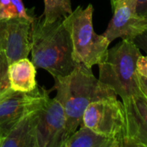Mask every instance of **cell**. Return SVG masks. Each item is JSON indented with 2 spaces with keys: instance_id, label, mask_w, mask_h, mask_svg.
Segmentation results:
<instances>
[{
  "instance_id": "cell-18",
  "label": "cell",
  "mask_w": 147,
  "mask_h": 147,
  "mask_svg": "<svg viewBox=\"0 0 147 147\" xmlns=\"http://www.w3.org/2000/svg\"><path fill=\"white\" fill-rule=\"evenodd\" d=\"M137 69L140 76L147 79V55H141L137 62Z\"/></svg>"
},
{
  "instance_id": "cell-19",
  "label": "cell",
  "mask_w": 147,
  "mask_h": 147,
  "mask_svg": "<svg viewBox=\"0 0 147 147\" xmlns=\"http://www.w3.org/2000/svg\"><path fill=\"white\" fill-rule=\"evenodd\" d=\"M133 42L139 49H143L147 54V26L144 31L138 37H136Z\"/></svg>"
},
{
  "instance_id": "cell-11",
  "label": "cell",
  "mask_w": 147,
  "mask_h": 147,
  "mask_svg": "<svg viewBox=\"0 0 147 147\" xmlns=\"http://www.w3.org/2000/svg\"><path fill=\"white\" fill-rule=\"evenodd\" d=\"M39 103L24 114L6 131L1 133L0 147H35L34 119Z\"/></svg>"
},
{
  "instance_id": "cell-22",
  "label": "cell",
  "mask_w": 147,
  "mask_h": 147,
  "mask_svg": "<svg viewBox=\"0 0 147 147\" xmlns=\"http://www.w3.org/2000/svg\"><path fill=\"white\" fill-rule=\"evenodd\" d=\"M139 89L141 94L147 100V79L139 75Z\"/></svg>"
},
{
  "instance_id": "cell-10",
  "label": "cell",
  "mask_w": 147,
  "mask_h": 147,
  "mask_svg": "<svg viewBox=\"0 0 147 147\" xmlns=\"http://www.w3.org/2000/svg\"><path fill=\"white\" fill-rule=\"evenodd\" d=\"M46 89L37 87L30 93L12 91L0 100V132L4 133L24 114L35 107L42 100Z\"/></svg>"
},
{
  "instance_id": "cell-13",
  "label": "cell",
  "mask_w": 147,
  "mask_h": 147,
  "mask_svg": "<svg viewBox=\"0 0 147 147\" xmlns=\"http://www.w3.org/2000/svg\"><path fill=\"white\" fill-rule=\"evenodd\" d=\"M117 139L99 135L81 126L67 138L66 147H113Z\"/></svg>"
},
{
  "instance_id": "cell-15",
  "label": "cell",
  "mask_w": 147,
  "mask_h": 147,
  "mask_svg": "<svg viewBox=\"0 0 147 147\" xmlns=\"http://www.w3.org/2000/svg\"><path fill=\"white\" fill-rule=\"evenodd\" d=\"M18 17L11 0H0V20Z\"/></svg>"
},
{
  "instance_id": "cell-2",
  "label": "cell",
  "mask_w": 147,
  "mask_h": 147,
  "mask_svg": "<svg viewBox=\"0 0 147 147\" xmlns=\"http://www.w3.org/2000/svg\"><path fill=\"white\" fill-rule=\"evenodd\" d=\"M55 98L65 113L69 137L82 126L83 113L89 104L107 97L117 96L94 76L92 67L82 63H77L69 75L55 78Z\"/></svg>"
},
{
  "instance_id": "cell-17",
  "label": "cell",
  "mask_w": 147,
  "mask_h": 147,
  "mask_svg": "<svg viewBox=\"0 0 147 147\" xmlns=\"http://www.w3.org/2000/svg\"><path fill=\"white\" fill-rule=\"evenodd\" d=\"M8 61L5 53L0 49V81L8 78Z\"/></svg>"
},
{
  "instance_id": "cell-21",
  "label": "cell",
  "mask_w": 147,
  "mask_h": 147,
  "mask_svg": "<svg viewBox=\"0 0 147 147\" xmlns=\"http://www.w3.org/2000/svg\"><path fill=\"white\" fill-rule=\"evenodd\" d=\"M137 11L141 16L147 17V0H137Z\"/></svg>"
},
{
  "instance_id": "cell-12",
  "label": "cell",
  "mask_w": 147,
  "mask_h": 147,
  "mask_svg": "<svg viewBox=\"0 0 147 147\" xmlns=\"http://www.w3.org/2000/svg\"><path fill=\"white\" fill-rule=\"evenodd\" d=\"M36 69L32 61L23 58L8 67V78L13 91L30 93L37 88Z\"/></svg>"
},
{
  "instance_id": "cell-4",
  "label": "cell",
  "mask_w": 147,
  "mask_h": 147,
  "mask_svg": "<svg viewBox=\"0 0 147 147\" xmlns=\"http://www.w3.org/2000/svg\"><path fill=\"white\" fill-rule=\"evenodd\" d=\"M93 13V5L89 4L86 8L78 6L64 18L72 41L73 57L88 67L103 61L110 44L103 35L94 32Z\"/></svg>"
},
{
  "instance_id": "cell-14",
  "label": "cell",
  "mask_w": 147,
  "mask_h": 147,
  "mask_svg": "<svg viewBox=\"0 0 147 147\" xmlns=\"http://www.w3.org/2000/svg\"><path fill=\"white\" fill-rule=\"evenodd\" d=\"M73 12L71 0H44L43 19L53 23L59 18H65Z\"/></svg>"
},
{
  "instance_id": "cell-16",
  "label": "cell",
  "mask_w": 147,
  "mask_h": 147,
  "mask_svg": "<svg viewBox=\"0 0 147 147\" xmlns=\"http://www.w3.org/2000/svg\"><path fill=\"white\" fill-rule=\"evenodd\" d=\"M11 3L14 5V7L16 8L19 18H23L25 19H29V20L33 19V18H34L33 14H30V12L27 11L22 0H11Z\"/></svg>"
},
{
  "instance_id": "cell-5",
  "label": "cell",
  "mask_w": 147,
  "mask_h": 147,
  "mask_svg": "<svg viewBox=\"0 0 147 147\" xmlns=\"http://www.w3.org/2000/svg\"><path fill=\"white\" fill-rule=\"evenodd\" d=\"M68 138L64 110L46 90L35 112V147H66Z\"/></svg>"
},
{
  "instance_id": "cell-7",
  "label": "cell",
  "mask_w": 147,
  "mask_h": 147,
  "mask_svg": "<svg viewBox=\"0 0 147 147\" xmlns=\"http://www.w3.org/2000/svg\"><path fill=\"white\" fill-rule=\"evenodd\" d=\"M113 16L102 34L111 43L116 38L134 41L147 26V17L137 11V0H111Z\"/></svg>"
},
{
  "instance_id": "cell-3",
  "label": "cell",
  "mask_w": 147,
  "mask_h": 147,
  "mask_svg": "<svg viewBox=\"0 0 147 147\" xmlns=\"http://www.w3.org/2000/svg\"><path fill=\"white\" fill-rule=\"evenodd\" d=\"M140 49L133 41H122L108 49L103 61L100 63L99 81L112 89L122 100L141 94L137 62L141 55Z\"/></svg>"
},
{
  "instance_id": "cell-24",
  "label": "cell",
  "mask_w": 147,
  "mask_h": 147,
  "mask_svg": "<svg viewBox=\"0 0 147 147\" xmlns=\"http://www.w3.org/2000/svg\"><path fill=\"white\" fill-rule=\"evenodd\" d=\"M113 147H123V145H122V141H121V138H118V139L116 140V142H115Z\"/></svg>"
},
{
  "instance_id": "cell-1",
  "label": "cell",
  "mask_w": 147,
  "mask_h": 147,
  "mask_svg": "<svg viewBox=\"0 0 147 147\" xmlns=\"http://www.w3.org/2000/svg\"><path fill=\"white\" fill-rule=\"evenodd\" d=\"M30 51L35 67L47 70L54 79L69 75L77 65L73 57L72 41L64 18L46 23L42 15L34 17Z\"/></svg>"
},
{
  "instance_id": "cell-6",
  "label": "cell",
  "mask_w": 147,
  "mask_h": 147,
  "mask_svg": "<svg viewBox=\"0 0 147 147\" xmlns=\"http://www.w3.org/2000/svg\"><path fill=\"white\" fill-rule=\"evenodd\" d=\"M124 122L123 103L117 96H111L88 106L82 116V126L107 138H119L122 137Z\"/></svg>"
},
{
  "instance_id": "cell-25",
  "label": "cell",
  "mask_w": 147,
  "mask_h": 147,
  "mask_svg": "<svg viewBox=\"0 0 147 147\" xmlns=\"http://www.w3.org/2000/svg\"><path fill=\"white\" fill-rule=\"evenodd\" d=\"M0 143H1V132H0Z\"/></svg>"
},
{
  "instance_id": "cell-8",
  "label": "cell",
  "mask_w": 147,
  "mask_h": 147,
  "mask_svg": "<svg viewBox=\"0 0 147 147\" xmlns=\"http://www.w3.org/2000/svg\"><path fill=\"white\" fill-rule=\"evenodd\" d=\"M31 22L19 17L0 20V49L5 53L9 65L29 55Z\"/></svg>"
},
{
  "instance_id": "cell-20",
  "label": "cell",
  "mask_w": 147,
  "mask_h": 147,
  "mask_svg": "<svg viewBox=\"0 0 147 147\" xmlns=\"http://www.w3.org/2000/svg\"><path fill=\"white\" fill-rule=\"evenodd\" d=\"M13 90L11 88L9 78L0 81V100H3L5 96L11 94Z\"/></svg>"
},
{
  "instance_id": "cell-9",
  "label": "cell",
  "mask_w": 147,
  "mask_h": 147,
  "mask_svg": "<svg viewBox=\"0 0 147 147\" xmlns=\"http://www.w3.org/2000/svg\"><path fill=\"white\" fill-rule=\"evenodd\" d=\"M125 122L122 138L147 147V100L142 94L122 100Z\"/></svg>"
},
{
  "instance_id": "cell-23",
  "label": "cell",
  "mask_w": 147,
  "mask_h": 147,
  "mask_svg": "<svg viewBox=\"0 0 147 147\" xmlns=\"http://www.w3.org/2000/svg\"><path fill=\"white\" fill-rule=\"evenodd\" d=\"M121 141H122V145H123V147H145V146L138 144H136V143L131 142V141H129V140L124 139V138H121Z\"/></svg>"
}]
</instances>
